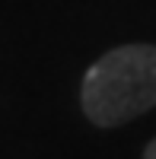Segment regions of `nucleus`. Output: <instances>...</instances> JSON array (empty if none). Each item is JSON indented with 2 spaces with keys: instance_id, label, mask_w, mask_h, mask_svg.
Returning <instances> with one entry per match:
<instances>
[{
  "instance_id": "2",
  "label": "nucleus",
  "mask_w": 156,
  "mask_h": 159,
  "mask_svg": "<svg viewBox=\"0 0 156 159\" xmlns=\"http://www.w3.org/2000/svg\"><path fill=\"white\" fill-rule=\"evenodd\" d=\"M144 159H156V137H153L147 147H144Z\"/></svg>"
},
{
  "instance_id": "1",
  "label": "nucleus",
  "mask_w": 156,
  "mask_h": 159,
  "mask_svg": "<svg viewBox=\"0 0 156 159\" xmlns=\"http://www.w3.org/2000/svg\"><path fill=\"white\" fill-rule=\"evenodd\" d=\"M80 108L102 130L156 108V45H118L93 61L80 83Z\"/></svg>"
}]
</instances>
